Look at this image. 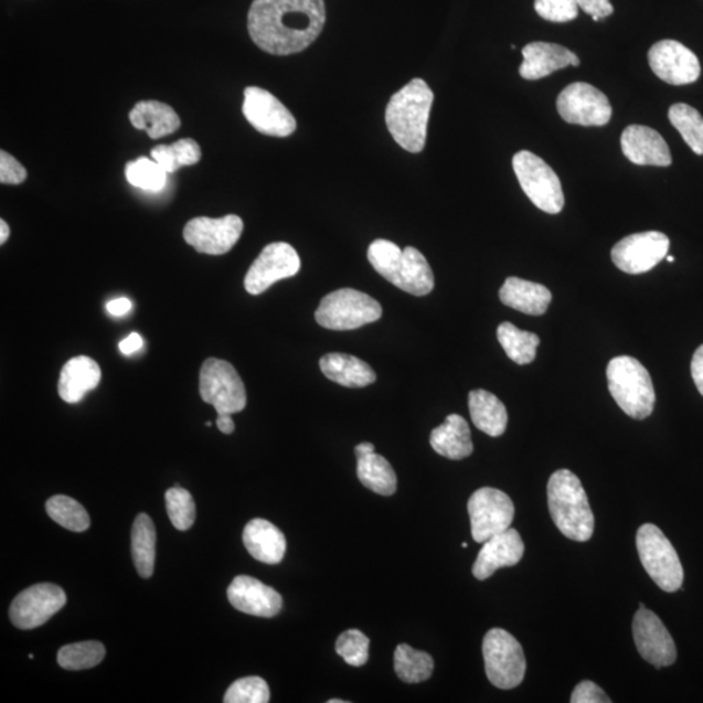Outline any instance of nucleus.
<instances>
[{"mask_svg":"<svg viewBox=\"0 0 703 703\" xmlns=\"http://www.w3.org/2000/svg\"><path fill=\"white\" fill-rule=\"evenodd\" d=\"M324 0H255L248 13L253 42L271 55L303 52L323 31Z\"/></svg>","mask_w":703,"mask_h":703,"instance_id":"f257e3e1","label":"nucleus"},{"mask_svg":"<svg viewBox=\"0 0 703 703\" xmlns=\"http://www.w3.org/2000/svg\"><path fill=\"white\" fill-rule=\"evenodd\" d=\"M433 103L434 93L423 78H413L390 99L387 128L394 140L409 153H419L425 148Z\"/></svg>","mask_w":703,"mask_h":703,"instance_id":"f03ea898","label":"nucleus"},{"mask_svg":"<svg viewBox=\"0 0 703 703\" xmlns=\"http://www.w3.org/2000/svg\"><path fill=\"white\" fill-rule=\"evenodd\" d=\"M551 519L569 540L586 542L593 537L594 514L582 481L568 469L556 470L547 484Z\"/></svg>","mask_w":703,"mask_h":703,"instance_id":"7ed1b4c3","label":"nucleus"},{"mask_svg":"<svg viewBox=\"0 0 703 703\" xmlns=\"http://www.w3.org/2000/svg\"><path fill=\"white\" fill-rule=\"evenodd\" d=\"M368 259L376 273L404 292L425 296L434 289L432 267L413 246L402 251L395 243L380 238L369 246Z\"/></svg>","mask_w":703,"mask_h":703,"instance_id":"20e7f679","label":"nucleus"},{"mask_svg":"<svg viewBox=\"0 0 703 703\" xmlns=\"http://www.w3.org/2000/svg\"><path fill=\"white\" fill-rule=\"evenodd\" d=\"M608 390L622 412L635 419L648 418L656 407V390L639 360L619 356L608 362Z\"/></svg>","mask_w":703,"mask_h":703,"instance_id":"39448f33","label":"nucleus"},{"mask_svg":"<svg viewBox=\"0 0 703 703\" xmlns=\"http://www.w3.org/2000/svg\"><path fill=\"white\" fill-rule=\"evenodd\" d=\"M381 303L353 288L337 289L324 296L316 310V321L324 329L350 331L380 320Z\"/></svg>","mask_w":703,"mask_h":703,"instance_id":"423d86ee","label":"nucleus"},{"mask_svg":"<svg viewBox=\"0 0 703 703\" xmlns=\"http://www.w3.org/2000/svg\"><path fill=\"white\" fill-rule=\"evenodd\" d=\"M637 551L645 571L659 588L678 592L684 582V569L675 547L654 524H645L637 532Z\"/></svg>","mask_w":703,"mask_h":703,"instance_id":"0eeeda50","label":"nucleus"},{"mask_svg":"<svg viewBox=\"0 0 703 703\" xmlns=\"http://www.w3.org/2000/svg\"><path fill=\"white\" fill-rule=\"evenodd\" d=\"M484 671L499 690H513L523 683L526 659L523 647L504 629H490L482 643Z\"/></svg>","mask_w":703,"mask_h":703,"instance_id":"6e6552de","label":"nucleus"},{"mask_svg":"<svg viewBox=\"0 0 703 703\" xmlns=\"http://www.w3.org/2000/svg\"><path fill=\"white\" fill-rule=\"evenodd\" d=\"M512 166L521 188L535 206L547 214L562 212L564 193L561 179L542 158L532 151L521 150L513 156Z\"/></svg>","mask_w":703,"mask_h":703,"instance_id":"1a4fd4ad","label":"nucleus"},{"mask_svg":"<svg viewBox=\"0 0 703 703\" xmlns=\"http://www.w3.org/2000/svg\"><path fill=\"white\" fill-rule=\"evenodd\" d=\"M200 394L217 415H235L246 407V391L241 375L230 362L207 359L201 368Z\"/></svg>","mask_w":703,"mask_h":703,"instance_id":"9d476101","label":"nucleus"},{"mask_svg":"<svg viewBox=\"0 0 703 703\" xmlns=\"http://www.w3.org/2000/svg\"><path fill=\"white\" fill-rule=\"evenodd\" d=\"M468 513L473 540L484 543L511 528L514 505L505 492L482 488L469 498Z\"/></svg>","mask_w":703,"mask_h":703,"instance_id":"9b49d317","label":"nucleus"},{"mask_svg":"<svg viewBox=\"0 0 703 703\" xmlns=\"http://www.w3.org/2000/svg\"><path fill=\"white\" fill-rule=\"evenodd\" d=\"M556 107L562 119L569 125L604 127L613 116L606 94L586 83L568 85L557 97Z\"/></svg>","mask_w":703,"mask_h":703,"instance_id":"f8f14e48","label":"nucleus"},{"mask_svg":"<svg viewBox=\"0 0 703 703\" xmlns=\"http://www.w3.org/2000/svg\"><path fill=\"white\" fill-rule=\"evenodd\" d=\"M670 238L662 232L648 231L629 235L614 245L613 263L619 270L639 275L648 273L667 257Z\"/></svg>","mask_w":703,"mask_h":703,"instance_id":"ddd939ff","label":"nucleus"},{"mask_svg":"<svg viewBox=\"0 0 703 703\" xmlns=\"http://www.w3.org/2000/svg\"><path fill=\"white\" fill-rule=\"evenodd\" d=\"M244 223L241 216H199L187 223L184 238L188 244L204 255H226L241 238Z\"/></svg>","mask_w":703,"mask_h":703,"instance_id":"4468645a","label":"nucleus"},{"mask_svg":"<svg viewBox=\"0 0 703 703\" xmlns=\"http://www.w3.org/2000/svg\"><path fill=\"white\" fill-rule=\"evenodd\" d=\"M301 260L292 245L273 243L265 246L245 275L244 286L251 295L267 291L274 283L292 278L300 271Z\"/></svg>","mask_w":703,"mask_h":703,"instance_id":"2eb2a0df","label":"nucleus"},{"mask_svg":"<svg viewBox=\"0 0 703 703\" xmlns=\"http://www.w3.org/2000/svg\"><path fill=\"white\" fill-rule=\"evenodd\" d=\"M243 114L253 128L266 136L288 137L297 127L291 111L270 92L257 86L244 90Z\"/></svg>","mask_w":703,"mask_h":703,"instance_id":"dca6fc26","label":"nucleus"},{"mask_svg":"<svg viewBox=\"0 0 703 703\" xmlns=\"http://www.w3.org/2000/svg\"><path fill=\"white\" fill-rule=\"evenodd\" d=\"M65 604L67 596L60 586L38 584L13 599L10 618L13 626L20 629L39 628L61 611Z\"/></svg>","mask_w":703,"mask_h":703,"instance_id":"f3484780","label":"nucleus"},{"mask_svg":"<svg viewBox=\"0 0 703 703\" xmlns=\"http://www.w3.org/2000/svg\"><path fill=\"white\" fill-rule=\"evenodd\" d=\"M648 57L651 71L667 84H692L697 82L701 75L697 55L678 41L657 42L649 50Z\"/></svg>","mask_w":703,"mask_h":703,"instance_id":"a211bd4d","label":"nucleus"},{"mask_svg":"<svg viewBox=\"0 0 703 703\" xmlns=\"http://www.w3.org/2000/svg\"><path fill=\"white\" fill-rule=\"evenodd\" d=\"M633 639L640 656L657 669L675 663V641L658 615L647 607H640L635 615Z\"/></svg>","mask_w":703,"mask_h":703,"instance_id":"6ab92c4d","label":"nucleus"},{"mask_svg":"<svg viewBox=\"0 0 703 703\" xmlns=\"http://www.w3.org/2000/svg\"><path fill=\"white\" fill-rule=\"evenodd\" d=\"M227 597L236 610L259 618H273L283 606L277 590L251 576H237L228 586Z\"/></svg>","mask_w":703,"mask_h":703,"instance_id":"aec40b11","label":"nucleus"},{"mask_svg":"<svg viewBox=\"0 0 703 703\" xmlns=\"http://www.w3.org/2000/svg\"><path fill=\"white\" fill-rule=\"evenodd\" d=\"M524 542L514 529H507L483 543L473 565L477 579H487L500 568L513 567L523 560Z\"/></svg>","mask_w":703,"mask_h":703,"instance_id":"412c9836","label":"nucleus"},{"mask_svg":"<svg viewBox=\"0 0 703 703\" xmlns=\"http://www.w3.org/2000/svg\"><path fill=\"white\" fill-rule=\"evenodd\" d=\"M621 150L639 166L669 167L672 156L661 134L645 126H629L621 134Z\"/></svg>","mask_w":703,"mask_h":703,"instance_id":"4be33fe9","label":"nucleus"},{"mask_svg":"<svg viewBox=\"0 0 703 703\" xmlns=\"http://www.w3.org/2000/svg\"><path fill=\"white\" fill-rule=\"evenodd\" d=\"M524 62L519 74L525 79H540L565 67H578L579 60L567 47L548 42H532L523 49Z\"/></svg>","mask_w":703,"mask_h":703,"instance_id":"5701e85b","label":"nucleus"},{"mask_svg":"<svg viewBox=\"0 0 703 703\" xmlns=\"http://www.w3.org/2000/svg\"><path fill=\"white\" fill-rule=\"evenodd\" d=\"M244 546L256 561L278 564L286 555L287 541L270 521L255 519L246 524L243 533Z\"/></svg>","mask_w":703,"mask_h":703,"instance_id":"b1692460","label":"nucleus"},{"mask_svg":"<svg viewBox=\"0 0 703 703\" xmlns=\"http://www.w3.org/2000/svg\"><path fill=\"white\" fill-rule=\"evenodd\" d=\"M103 373L96 361L88 356L72 359L64 365L57 391L65 403L76 404L97 388Z\"/></svg>","mask_w":703,"mask_h":703,"instance_id":"393cba45","label":"nucleus"},{"mask_svg":"<svg viewBox=\"0 0 703 703\" xmlns=\"http://www.w3.org/2000/svg\"><path fill=\"white\" fill-rule=\"evenodd\" d=\"M499 297L505 307L529 316L545 315L553 301V295L545 286L516 277L505 279L500 288Z\"/></svg>","mask_w":703,"mask_h":703,"instance_id":"a878e982","label":"nucleus"},{"mask_svg":"<svg viewBox=\"0 0 703 703\" xmlns=\"http://www.w3.org/2000/svg\"><path fill=\"white\" fill-rule=\"evenodd\" d=\"M430 445L435 452L449 460H462L473 454L472 434L466 418L449 415L446 422L434 429Z\"/></svg>","mask_w":703,"mask_h":703,"instance_id":"bb28decb","label":"nucleus"},{"mask_svg":"<svg viewBox=\"0 0 703 703\" xmlns=\"http://www.w3.org/2000/svg\"><path fill=\"white\" fill-rule=\"evenodd\" d=\"M326 379L350 388L366 387L376 380L371 365L345 353H329L320 361Z\"/></svg>","mask_w":703,"mask_h":703,"instance_id":"cd10ccee","label":"nucleus"},{"mask_svg":"<svg viewBox=\"0 0 703 703\" xmlns=\"http://www.w3.org/2000/svg\"><path fill=\"white\" fill-rule=\"evenodd\" d=\"M129 120L130 125L145 130L153 140L175 134L181 126L175 110L158 100H141L130 110Z\"/></svg>","mask_w":703,"mask_h":703,"instance_id":"c85d7f7f","label":"nucleus"},{"mask_svg":"<svg viewBox=\"0 0 703 703\" xmlns=\"http://www.w3.org/2000/svg\"><path fill=\"white\" fill-rule=\"evenodd\" d=\"M470 417L478 430L500 437L509 424V413L499 398L484 390H475L469 394Z\"/></svg>","mask_w":703,"mask_h":703,"instance_id":"c756f323","label":"nucleus"},{"mask_svg":"<svg viewBox=\"0 0 703 703\" xmlns=\"http://www.w3.org/2000/svg\"><path fill=\"white\" fill-rule=\"evenodd\" d=\"M358 477L369 490L383 497L394 496L397 488V478L391 464L383 456L371 452L356 455Z\"/></svg>","mask_w":703,"mask_h":703,"instance_id":"7c9ffc66","label":"nucleus"},{"mask_svg":"<svg viewBox=\"0 0 703 703\" xmlns=\"http://www.w3.org/2000/svg\"><path fill=\"white\" fill-rule=\"evenodd\" d=\"M157 533L153 520L147 513L136 518L132 528V556L137 572L142 578L153 576Z\"/></svg>","mask_w":703,"mask_h":703,"instance_id":"2f4dec72","label":"nucleus"},{"mask_svg":"<svg viewBox=\"0 0 703 703\" xmlns=\"http://www.w3.org/2000/svg\"><path fill=\"white\" fill-rule=\"evenodd\" d=\"M498 340L500 345L513 362L519 365H528L534 361L537 348L541 343L539 335L533 332L523 331L516 326L504 322L498 328Z\"/></svg>","mask_w":703,"mask_h":703,"instance_id":"473e14b6","label":"nucleus"},{"mask_svg":"<svg viewBox=\"0 0 703 703\" xmlns=\"http://www.w3.org/2000/svg\"><path fill=\"white\" fill-rule=\"evenodd\" d=\"M394 665L397 678L404 683L418 684L432 678L434 659L425 651L402 643L395 650Z\"/></svg>","mask_w":703,"mask_h":703,"instance_id":"72a5a7b5","label":"nucleus"},{"mask_svg":"<svg viewBox=\"0 0 703 703\" xmlns=\"http://www.w3.org/2000/svg\"><path fill=\"white\" fill-rule=\"evenodd\" d=\"M150 153L167 173L177 172L180 167L198 164L202 156L200 145L192 139L179 140L172 145H158Z\"/></svg>","mask_w":703,"mask_h":703,"instance_id":"f704fd0d","label":"nucleus"},{"mask_svg":"<svg viewBox=\"0 0 703 703\" xmlns=\"http://www.w3.org/2000/svg\"><path fill=\"white\" fill-rule=\"evenodd\" d=\"M671 125L683 137L688 147L695 155L703 156V118L702 115L686 104H677L669 110Z\"/></svg>","mask_w":703,"mask_h":703,"instance_id":"c9c22d12","label":"nucleus"},{"mask_svg":"<svg viewBox=\"0 0 703 703\" xmlns=\"http://www.w3.org/2000/svg\"><path fill=\"white\" fill-rule=\"evenodd\" d=\"M46 511L56 524L68 529L71 532L82 533L88 531L90 518L88 512L75 499L55 496L46 503Z\"/></svg>","mask_w":703,"mask_h":703,"instance_id":"e433bc0d","label":"nucleus"},{"mask_svg":"<svg viewBox=\"0 0 703 703\" xmlns=\"http://www.w3.org/2000/svg\"><path fill=\"white\" fill-rule=\"evenodd\" d=\"M106 650L98 641L65 645L57 652V663L64 670L82 671L93 669L104 661Z\"/></svg>","mask_w":703,"mask_h":703,"instance_id":"4c0bfd02","label":"nucleus"},{"mask_svg":"<svg viewBox=\"0 0 703 703\" xmlns=\"http://www.w3.org/2000/svg\"><path fill=\"white\" fill-rule=\"evenodd\" d=\"M126 177L130 185L143 191H162L166 185L167 172L153 158H137L126 167Z\"/></svg>","mask_w":703,"mask_h":703,"instance_id":"58836bf2","label":"nucleus"},{"mask_svg":"<svg viewBox=\"0 0 703 703\" xmlns=\"http://www.w3.org/2000/svg\"><path fill=\"white\" fill-rule=\"evenodd\" d=\"M166 509L178 531H188L194 524L195 504L190 491L178 487L167 490Z\"/></svg>","mask_w":703,"mask_h":703,"instance_id":"ea45409f","label":"nucleus"},{"mask_svg":"<svg viewBox=\"0 0 703 703\" xmlns=\"http://www.w3.org/2000/svg\"><path fill=\"white\" fill-rule=\"evenodd\" d=\"M223 701L226 703H267L270 701L269 685L258 677L238 679L228 688Z\"/></svg>","mask_w":703,"mask_h":703,"instance_id":"a19ab883","label":"nucleus"},{"mask_svg":"<svg viewBox=\"0 0 703 703\" xmlns=\"http://www.w3.org/2000/svg\"><path fill=\"white\" fill-rule=\"evenodd\" d=\"M371 640L359 629H350L340 635L335 650L347 664L361 667L368 662Z\"/></svg>","mask_w":703,"mask_h":703,"instance_id":"79ce46f5","label":"nucleus"},{"mask_svg":"<svg viewBox=\"0 0 703 703\" xmlns=\"http://www.w3.org/2000/svg\"><path fill=\"white\" fill-rule=\"evenodd\" d=\"M534 9L551 23H568L578 17L576 0H535Z\"/></svg>","mask_w":703,"mask_h":703,"instance_id":"37998d69","label":"nucleus"},{"mask_svg":"<svg viewBox=\"0 0 703 703\" xmlns=\"http://www.w3.org/2000/svg\"><path fill=\"white\" fill-rule=\"evenodd\" d=\"M26 178L25 167L17 158L2 150L0 153V183L19 185L23 184Z\"/></svg>","mask_w":703,"mask_h":703,"instance_id":"c03bdc74","label":"nucleus"},{"mask_svg":"<svg viewBox=\"0 0 703 703\" xmlns=\"http://www.w3.org/2000/svg\"><path fill=\"white\" fill-rule=\"evenodd\" d=\"M572 703H610L608 695L593 681H582L571 695Z\"/></svg>","mask_w":703,"mask_h":703,"instance_id":"a18cd8bd","label":"nucleus"},{"mask_svg":"<svg viewBox=\"0 0 703 703\" xmlns=\"http://www.w3.org/2000/svg\"><path fill=\"white\" fill-rule=\"evenodd\" d=\"M578 9L590 14L594 21H599L614 13L610 0H576Z\"/></svg>","mask_w":703,"mask_h":703,"instance_id":"49530a36","label":"nucleus"},{"mask_svg":"<svg viewBox=\"0 0 703 703\" xmlns=\"http://www.w3.org/2000/svg\"><path fill=\"white\" fill-rule=\"evenodd\" d=\"M691 372L695 387L699 388L700 394L703 396V344L693 354Z\"/></svg>","mask_w":703,"mask_h":703,"instance_id":"de8ad7c7","label":"nucleus"},{"mask_svg":"<svg viewBox=\"0 0 703 703\" xmlns=\"http://www.w3.org/2000/svg\"><path fill=\"white\" fill-rule=\"evenodd\" d=\"M143 340L140 333L134 332L130 333V335L127 337L125 340H123V342H120L119 348L123 354H127V356H129V354H134L135 352L141 350Z\"/></svg>","mask_w":703,"mask_h":703,"instance_id":"09e8293b","label":"nucleus"},{"mask_svg":"<svg viewBox=\"0 0 703 703\" xmlns=\"http://www.w3.org/2000/svg\"><path fill=\"white\" fill-rule=\"evenodd\" d=\"M130 309H132V302L126 297H120V299H115L107 303L108 313L115 317L125 316Z\"/></svg>","mask_w":703,"mask_h":703,"instance_id":"8fccbe9b","label":"nucleus"},{"mask_svg":"<svg viewBox=\"0 0 703 703\" xmlns=\"http://www.w3.org/2000/svg\"><path fill=\"white\" fill-rule=\"evenodd\" d=\"M216 426L223 434H232L235 432V423L231 415H217Z\"/></svg>","mask_w":703,"mask_h":703,"instance_id":"3c124183","label":"nucleus"},{"mask_svg":"<svg viewBox=\"0 0 703 703\" xmlns=\"http://www.w3.org/2000/svg\"><path fill=\"white\" fill-rule=\"evenodd\" d=\"M10 237V227L3 220L0 221V244H4L9 241Z\"/></svg>","mask_w":703,"mask_h":703,"instance_id":"603ef678","label":"nucleus"},{"mask_svg":"<svg viewBox=\"0 0 703 703\" xmlns=\"http://www.w3.org/2000/svg\"><path fill=\"white\" fill-rule=\"evenodd\" d=\"M374 449L375 447L373 444H369V441H365V444H361L356 446V448H354V454L356 455L371 454V452H374Z\"/></svg>","mask_w":703,"mask_h":703,"instance_id":"864d4df0","label":"nucleus"},{"mask_svg":"<svg viewBox=\"0 0 703 703\" xmlns=\"http://www.w3.org/2000/svg\"><path fill=\"white\" fill-rule=\"evenodd\" d=\"M665 259H667V263H670V264H672L673 260H675V258H673L672 256H667Z\"/></svg>","mask_w":703,"mask_h":703,"instance_id":"5fc2aeb1","label":"nucleus"},{"mask_svg":"<svg viewBox=\"0 0 703 703\" xmlns=\"http://www.w3.org/2000/svg\"><path fill=\"white\" fill-rule=\"evenodd\" d=\"M342 700H330L329 703H344Z\"/></svg>","mask_w":703,"mask_h":703,"instance_id":"6e6d98bb","label":"nucleus"},{"mask_svg":"<svg viewBox=\"0 0 703 703\" xmlns=\"http://www.w3.org/2000/svg\"><path fill=\"white\" fill-rule=\"evenodd\" d=\"M461 546H462L464 548H467V547H468V543L464 542Z\"/></svg>","mask_w":703,"mask_h":703,"instance_id":"4d7b16f0","label":"nucleus"}]
</instances>
